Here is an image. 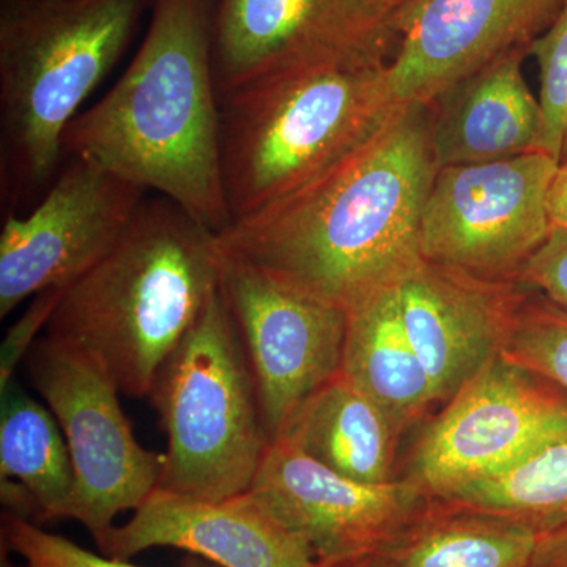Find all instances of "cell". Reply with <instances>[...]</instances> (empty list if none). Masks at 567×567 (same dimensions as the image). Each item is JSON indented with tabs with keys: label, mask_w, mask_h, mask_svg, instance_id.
<instances>
[{
	"label": "cell",
	"mask_w": 567,
	"mask_h": 567,
	"mask_svg": "<svg viewBox=\"0 0 567 567\" xmlns=\"http://www.w3.org/2000/svg\"><path fill=\"white\" fill-rule=\"evenodd\" d=\"M539 537L516 522L431 499L385 557L390 567H529Z\"/></svg>",
	"instance_id": "20"
},
{
	"label": "cell",
	"mask_w": 567,
	"mask_h": 567,
	"mask_svg": "<svg viewBox=\"0 0 567 567\" xmlns=\"http://www.w3.org/2000/svg\"><path fill=\"white\" fill-rule=\"evenodd\" d=\"M2 536L11 550L24 558L25 567H141L126 559L95 555L59 535L44 532L32 520L3 514ZM185 567H208L192 561ZM218 567V566H216Z\"/></svg>",
	"instance_id": "25"
},
{
	"label": "cell",
	"mask_w": 567,
	"mask_h": 567,
	"mask_svg": "<svg viewBox=\"0 0 567 567\" xmlns=\"http://www.w3.org/2000/svg\"><path fill=\"white\" fill-rule=\"evenodd\" d=\"M399 316L436 402H447L502 353L522 293L421 260L395 286Z\"/></svg>",
	"instance_id": "16"
},
{
	"label": "cell",
	"mask_w": 567,
	"mask_h": 567,
	"mask_svg": "<svg viewBox=\"0 0 567 567\" xmlns=\"http://www.w3.org/2000/svg\"><path fill=\"white\" fill-rule=\"evenodd\" d=\"M567 442V393L498 353L427 425L404 480L427 499L513 468Z\"/></svg>",
	"instance_id": "8"
},
{
	"label": "cell",
	"mask_w": 567,
	"mask_h": 567,
	"mask_svg": "<svg viewBox=\"0 0 567 567\" xmlns=\"http://www.w3.org/2000/svg\"><path fill=\"white\" fill-rule=\"evenodd\" d=\"M528 47L499 55L462 81L431 125L436 169L511 158L539 147L543 110L522 73Z\"/></svg>",
	"instance_id": "17"
},
{
	"label": "cell",
	"mask_w": 567,
	"mask_h": 567,
	"mask_svg": "<svg viewBox=\"0 0 567 567\" xmlns=\"http://www.w3.org/2000/svg\"><path fill=\"white\" fill-rule=\"evenodd\" d=\"M559 164H567V123L565 136H563L561 155H559Z\"/></svg>",
	"instance_id": "32"
},
{
	"label": "cell",
	"mask_w": 567,
	"mask_h": 567,
	"mask_svg": "<svg viewBox=\"0 0 567 567\" xmlns=\"http://www.w3.org/2000/svg\"><path fill=\"white\" fill-rule=\"evenodd\" d=\"M153 0H2V177L20 193L54 182L70 123L140 29Z\"/></svg>",
	"instance_id": "5"
},
{
	"label": "cell",
	"mask_w": 567,
	"mask_h": 567,
	"mask_svg": "<svg viewBox=\"0 0 567 567\" xmlns=\"http://www.w3.org/2000/svg\"><path fill=\"white\" fill-rule=\"evenodd\" d=\"M386 66L331 63L264 78L219 96L230 224L330 169L401 107L388 87Z\"/></svg>",
	"instance_id": "4"
},
{
	"label": "cell",
	"mask_w": 567,
	"mask_h": 567,
	"mask_svg": "<svg viewBox=\"0 0 567 567\" xmlns=\"http://www.w3.org/2000/svg\"><path fill=\"white\" fill-rule=\"evenodd\" d=\"M148 398L167 439L159 488L204 499L251 488L271 442L219 287L159 369Z\"/></svg>",
	"instance_id": "6"
},
{
	"label": "cell",
	"mask_w": 567,
	"mask_h": 567,
	"mask_svg": "<svg viewBox=\"0 0 567 567\" xmlns=\"http://www.w3.org/2000/svg\"><path fill=\"white\" fill-rule=\"evenodd\" d=\"M546 210L550 229H563L567 233V164H559L557 174L551 178Z\"/></svg>",
	"instance_id": "28"
},
{
	"label": "cell",
	"mask_w": 567,
	"mask_h": 567,
	"mask_svg": "<svg viewBox=\"0 0 567 567\" xmlns=\"http://www.w3.org/2000/svg\"><path fill=\"white\" fill-rule=\"evenodd\" d=\"M502 353L567 393V309L522 295Z\"/></svg>",
	"instance_id": "23"
},
{
	"label": "cell",
	"mask_w": 567,
	"mask_h": 567,
	"mask_svg": "<svg viewBox=\"0 0 567 567\" xmlns=\"http://www.w3.org/2000/svg\"><path fill=\"white\" fill-rule=\"evenodd\" d=\"M215 3L153 0L132 63L99 103L70 123L63 153L158 192L221 235L230 213L213 66Z\"/></svg>",
	"instance_id": "2"
},
{
	"label": "cell",
	"mask_w": 567,
	"mask_h": 567,
	"mask_svg": "<svg viewBox=\"0 0 567 567\" xmlns=\"http://www.w3.org/2000/svg\"><path fill=\"white\" fill-rule=\"evenodd\" d=\"M219 289L274 442L303 402L341 372L347 312L224 251Z\"/></svg>",
	"instance_id": "10"
},
{
	"label": "cell",
	"mask_w": 567,
	"mask_h": 567,
	"mask_svg": "<svg viewBox=\"0 0 567 567\" xmlns=\"http://www.w3.org/2000/svg\"><path fill=\"white\" fill-rule=\"evenodd\" d=\"M316 567H390L385 554L341 559V561H317Z\"/></svg>",
	"instance_id": "30"
},
{
	"label": "cell",
	"mask_w": 567,
	"mask_h": 567,
	"mask_svg": "<svg viewBox=\"0 0 567 567\" xmlns=\"http://www.w3.org/2000/svg\"><path fill=\"white\" fill-rule=\"evenodd\" d=\"M399 11L374 0H216L219 96L264 78L331 63L385 62Z\"/></svg>",
	"instance_id": "11"
},
{
	"label": "cell",
	"mask_w": 567,
	"mask_h": 567,
	"mask_svg": "<svg viewBox=\"0 0 567 567\" xmlns=\"http://www.w3.org/2000/svg\"><path fill=\"white\" fill-rule=\"evenodd\" d=\"M99 544L126 559L153 547L189 551L218 567H316L315 550L251 492L204 499L156 487Z\"/></svg>",
	"instance_id": "15"
},
{
	"label": "cell",
	"mask_w": 567,
	"mask_h": 567,
	"mask_svg": "<svg viewBox=\"0 0 567 567\" xmlns=\"http://www.w3.org/2000/svg\"><path fill=\"white\" fill-rule=\"evenodd\" d=\"M341 374L402 431L436 404L431 380L399 316L395 287L347 311Z\"/></svg>",
	"instance_id": "19"
},
{
	"label": "cell",
	"mask_w": 567,
	"mask_h": 567,
	"mask_svg": "<svg viewBox=\"0 0 567 567\" xmlns=\"http://www.w3.org/2000/svg\"><path fill=\"white\" fill-rule=\"evenodd\" d=\"M529 567H567V524L539 537Z\"/></svg>",
	"instance_id": "29"
},
{
	"label": "cell",
	"mask_w": 567,
	"mask_h": 567,
	"mask_svg": "<svg viewBox=\"0 0 567 567\" xmlns=\"http://www.w3.org/2000/svg\"><path fill=\"white\" fill-rule=\"evenodd\" d=\"M28 369L73 461L65 518L84 525L99 546L118 514L136 511L158 487L164 454L137 442L118 402L121 390L84 350L44 334L28 354Z\"/></svg>",
	"instance_id": "7"
},
{
	"label": "cell",
	"mask_w": 567,
	"mask_h": 567,
	"mask_svg": "<svg viewBox=\"0 0 567 567\" xmlns=\"http://www.w3.org/2000/svg\"><path fill=\"white\" fill-rule=\"evenodd\" d=\"M145 189L71 158L28 215L10 213L0 235V319L28 298L65 289L125 233Z\"/></svg>",
	"instance_id": "12"
},
{
	"label": "cell",
	"mask_w": 567,
	"mask_h": 567,
	"mask_svg": "<svg viewBox=\"0 0 567 567\" xmlns=\"http://www.w3.org/2000/svg\"><path fill=\"white\" fill-rule=\"evenodd\" d=\"M380 6L386 7V9L393 11H402L410 9V7L416 6L420 0H374Z\"/></svg>",
	"instance_id": "31"
},
{
	"label": "cell",
	"mask_w": 567,
	"mask_h": 567,
	"mask_svg": "<svg viewBox=\"0 0 567 567\" xmlns=\"http://www.w3.org/2000/svg\"><path fill=\"white\" fill-rule=\"evenodd\" d=\"M563 0H420L399 11L386 81L399 106L436 102L514 48L529 47Z\"/></svg>",
	"instance_id": "14"
},
{
	"label": "cell",
	"mask_w": 567,
	"mask_h": 567,
	"mask_svg": "<svg viewBox=\"0 0 567 567\" xmlns=\"http://www.w3.org/2000/svg\"><path fill=\"white\" fill-rule=\"evenodd\" d=\"M558 167L539 151L440 167L421 215V257L473 278L516 281L550 233L546 197Z\"/></svg>",
	"instance_id": "9"
},
{
	"label": "cell",
	"mask_w": 567,
	"mask_h": 567,
	"mask_svg": "<svg viewBox=\"0 0 567 567\" xmlns=\"http://www.w3.org/2000/svg\"><path fill=\"white\" fill-rule=\"evenodd\" d=\"M61 293L62 289H54L37 295L20 319L9 328L0 349V390L13 380L14 369L39 341V334L50 322Z\"/></svg>",
	"instance_id": "27"
},
{
	"label": "cell",
	"mask_w": 567,
	"mask_h": 567,
	"mask_svg": "<svg viewBox=\"0 0 567 567\" xmlns=\"http://www.w3.org/2000/svg\"><path fill=\"white\" fill-rule=\"evenodd\" d=\"M402 429L339 372L293 413L276 440L338 475L364 484L393 481Z\"/></svg>",
	"instance_id": "18"
},
{
	"label": "cell",
	"mask_w": 567,
	"mask_h": 567,
	"mask_svg": "<svg viewBox=\"0 0 567 567\" xmlns=\"http://www.w3.org/2000/svg\"><path fill=\"white\" fill-rule=\"evenodd\" d=\"M516 282L539 290L540 295L567 309V233L550 229L544 244L518 271Z\"/></svg>",
	"instance_id": "26"
},
{
	"label": "cell",
	"mask_w": 567,
	"mask_h": 567,
	"mask_svg": "<svg viewBox=\"0 0 567 567\" xmlns=\"http://www.w3.org/2000/svg\"><path fill=\"white\" fill-rule=\"evenodd\" d=\"M249 492L303 537L317 561L385 554L431 502L404 477L358 483L281 439L268 445Z\"/></svg>",
	"instance_id": "13"
},
{
	"label": "cell",
	"mask_w": 567,
	"mask_h": 567,
	"mask_svg": "<svg viewBox=\"0 0 567 567\" xmlns=\"http://www.w3.org/2000/svg\"><path fill=\"white\" fill-rule=\"evenodd\" d=\"M221 260L218 235L166 197L144 200L111 251L62 289L44 334L91 354L122 394L148 398L218 290Z\"/></svg>",
	"instance_id": "3"
},
{
	"label": "cell",
	"mask_w": 567,
	"mask_h": 567,
	"mask_svg": "<svg viewBox=\"0 0 567 567\" xmlns=\"http://www.w3.org/2000/svg\"><path fill=\"white\" fill-rule=\"evenodd\" d=\"M454 509L475 511L516 522L544 536L567 524V442L434 499Z\"/></svg>",
	"instance_id": "22"
},
{
	"label": "cell",
	"mask_w": 567,
	"mask_h": 567,
	"mask_svg": "<svg viewBox=\"0 0 567 567\" xmlns=\"http://www.w3.org/2000/svg\"><path fill=\"white\" fill-rule=\"evenodd\" d=\"M540 73L543 132L537 151L559 162L567 123V0L554 22L528 47Z\"/></svg>",
	"instance_id": "24"
},
{
	"label": "cell",
	"mask_w": 567,
	"mask_h": 567,
	"mask_svg": "<svg viewBox=\"0 0 567 567\" xmlns=\"http://www.w3.org/2000/svg\"><path fill=\"white\" fill-rule=\"evenodd\" d=\"M405 104L341 162L218 235L224 252L349 311L423 260L436 174L431 125Z\"/></svg>",
	"instance_id": "1"
},
{
	"label": "cell",
	"mask_w": 567,
	"mask_h": 567,
	"mask_svg": "<svg viewBox=\"0 0 567 567\" xmlns=\"http://www.w3.org/2000/svg\"><path fill=\"white\" fill-rule=\"evenodd\" d=\"M0 391V477L28 488L41 518L65 517L74 470L61 424L50 406L41 405L14 379Z\"/></svg>",
	"instance_id": "21"
}]
</instances>
